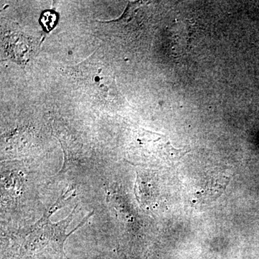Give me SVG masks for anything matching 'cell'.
<instances>
[{"instance_id":"cell-1","label":"cell","mask_w":259,"mask_h":259,"mask_svg":"<svg viewBox=\"0 0 259 259\" xmlns=\"http://www.w3.org/2000/svg\"><path fill=\"white\" fill-rule=\"evenodd\" d=\"M64 195L58 199L54 205L45 211L42 217L30 228L23 238L18 251L19 259H65L64 242L68 237L85 224L92 214L76 227L74 231L66 233L70 223L74 219L76 206L71 214L63 221L52 223L50 217L64 204Z\"/></svg>"},{"instance_id":"cell-2","label":"cell","mask_w":259,"mask_h":259,"mask_svg":"<svg viewBox=\"0 0 259 259\" xmlns=\"http://www.w3.org/2000/svg\"><path fill=\"white\" fill-rule=\"evenodd\" d=\"M88 78V82L90 86L96 90L99 95H102L105 98H112L114 93H116L112 76L105 71L102 68H98L95 72H90L84 75Z\"/></svg>"},{"instance_id":"cell-3","label":"cell","mask_w":259,"mask_h":259,"mask_svg":"<svg viewBox=\"0 0 259 259\" xmlns=\"http://www.w3.org/2000/svg\"><path fill=\"white\" fill-rule=\"evenodd\" d=\"M231 177L228 174L211 177L199 195L205 201L218 199L226 190Z\"/></svg>"},{"instance_id":"cell-4","label":"cell","mask_w":259,"mask_h":259,"mask_svg":"<svg viewBox=\"0 0 259 259\" xmlns=\"http://www.w3.org/2000/svg\"><path fill=\"white\" fill-rule=\"evenodd\" d=\"M56 20H57V16L56 13L51 10H48L42 13L40 23L46 31H50L55 26Z\"/></svg>"}]
</instances>
